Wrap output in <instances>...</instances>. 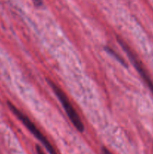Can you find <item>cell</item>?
Returning a JSON list of instances; mask_svg holds the SVG:
<instances>
[{"label": "cell", "instance_id": "cell-1", "mask_svg": "<svg viewBox=\"0 0 153 154\" xmlns=\"http://www.w3.org/2000/svg\"><path fill=\"white\" fill-rule=\"evenodd\" d=\"M46 81H47V83L49 84V85L50 86L52 91L54 92V93H55L56 96H57L58 100L60 101L62 105L63 106L64 111H65L66 114H67L68 117L70 121L72 123V124L74 125V126L80 132H83L84 130H85L83 123L82 122L80 117L79 114H77L76 110L74 109V106L72 105L71 102H70V100H69V99L68 98L65 93H64L58 85H56L53 81H51V80L46 78Z\"/></svg>", "mask_w": 153, "mask_h": 154}, {"label": "cell", "instance_id": "cell-2", "mask_svg": "<svg viewBox=\"0 0 153 154\" xmlns=\"http://www.w3.org/2000/svg\"><path fill=\"white\" fill-rule=\"evenodd\" d=\"M9 108H10V111L14 113L15 116L22 122L24 124V126L30 131L32 134L34 136V138H36V139L38 140L40 143L44 145V147L46 148V150H47L48 153L50 154H58L56 150L55 149V147L52 146V144H51L50 141L47 139L46 136L40 132L38 129V128L37 127L35 124L25 114L22 112V111H20L14 105L11 103L10 102H7Z\"/></svg>", "mask_w": 153, "mask_h": 154}, {"label": "cell", "instance_id": "cell-3", "mask_svg": "<svg viewBox=\"0 0 153 154\" xmlns=\"http://www.w3.org/2000/svg\"><path fill=\"white\" fill-rule=\"evenodd\" d=\"M116 38L117 41H118V43L119 44L120 46L122 48V49L124 50V52L127 54L128 57L129 59L130 60L132 64L134 65V68L136 69L138 73H139V75H140L141 78H142V80L144 81V82L146 84L147 87H148V89L150 90L151 93L153 94V81L151 79V78H150L148 73L147 72L146 69L144 67L142 62L140 61V60L138 58L136 54L134 52L133 50H132L131 48H130V46L126 43V42L124 39L120 38L119 36H117Z\"/></svg>", "mask_w": 153, "mask_h": 154}, {"label": "cell", "instance_id": "cell-4", "mask_svg": "<svg viewBox=\"0 0 153 154\" xmlns=\"http://www.w3.org/2000/svg\"><path fill=\"white\" fill-rule=\"evenodd\" d=\"M104 50L108 53V54H110V55H112V57L116 59V60H118V61L119 62V63H121L123 66H124L125 68H128V63H126L125 60H124V59L122 57V56H120L119 54L116 52V51H115V50H113L112 48H111L110 47H109V46H105Z\"/></svg>", "mask_w": 153, "mask_h": 154}, {"label": "cell", "instance_id": "cell-5", "mask_svg": "<svg viewBox=\"0 0 153 154\" xmlns=\"http://www.w3.org/2000/svg\"><path fill=\"white\" fill-rule=\"evenodd\" d=\"M35 150H36V153H37V154H45L44 152V150H42V148L40 147V146L36 145Z\"/></svg>", "mask_w": 153, "mask_h": 154}, {"label": "cell", "instance_id": "cell-6", "mask_svg": "<svg viewBox=\"0 0 153 154\" xmlns=\"http://www.w3.org/2000/svg\"><path fill=\"white\" fill-rule=\"evenodd\" d=\"M32 2L34 4V5L37 6V7H40V6H41L42 3H43L42 0H32Z\"/></svg>", "mask_w": 153, "mask_h": 154}, {"label": "cell", "instance_id": "cell-7", "mask_svg": "<svg viewBox=\"0 0 153 154\" xmlns=\"http://www.w3.org/2000/svg\"><path fill=\"white\" fill-rule=\"evenodd\" d=\"M101 151H102V154H112V152L110 151L106 147H102Z\"/></svg>", "mask_w": 153, "mask_h": 154}]
</instances>
